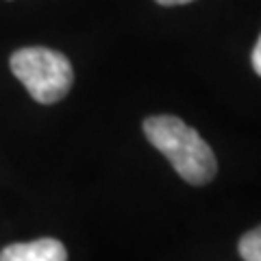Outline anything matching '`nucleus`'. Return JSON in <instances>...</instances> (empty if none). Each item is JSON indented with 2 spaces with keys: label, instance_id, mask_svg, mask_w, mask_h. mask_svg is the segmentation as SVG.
Wrapping results in <instances>:
<instances>
[{
  "label": "nucleus",
  "instance_id": "f03ea898",
  "mask_svg": "<svg viewBox=\"0 0 261 261\" xmlns=\"http://www.w3.org/2000/svg\"><path fill=\"white\" fill-rule=\"evenodd\" d=\"M11 72L29 89L33 100L55 105L68 96L74 83V70L68 57L44 46L20 48L11 55Z\"/></svg>",
  "mask_w": 261,
  "mask_h": 261
},
{
  "label": "nucleus",
  "instance_id": "f257e3e1",
  "mask_svg": "<svg viewBox=\"0 0 261 261\" xmlns=\"http://www.w3.org/2000/svg\"><path fill=\"white\" fill-rule=\"evenodd\" d=\"M144 135L163 157L172 163L174 172L190 185H205L218 172V161L211 146L198 130L187 126L176 116H150L144 120Z\"/></svg>",
  "mask_w": 261,
  "mask_h": 261
},
{
  "label": "nucleus",
  "instance_id": "39448f33",
  "mask_svg": "<svg viewBox=\"0 0 261 261\" xmlns=\"http://www.w3.org/2000/svg\"><path fill=\"white\" fill-rule=\"evenodd\" d=\"M250 61H252V70H255L257 74L261 76V35H259V39H257L255 48H252V57H250Z\"/></svg>",
  "mask_w": 261,
  "mask_h": 261
},
{
  "label": "nucleus",
  "instance_id": "423d86ee",
  "mask_svg": "<svg viewBox=\"0 0 261 261\" xmlns=\"http://www.w3.org/2000/svg\"><path fill=\"white\" fill-rule=\"evenodd\" d=\"M154 3H159L163 7H174V5H187V3H192V0H154Z\"/></svg>",
  "mask_w": 261,
  "mask_h": 261
},
{
  "label": "nucleus",
  "instance_id": "7ed1b4c3",
  "mask_svg": "<svg viewBox=\"0 0 261 261\" xmlns=\"http://www.w3.org/2000/svg\"><path fill=\"white\" fill-rule=\"evenodd\" d=\"M0 261H68V250L55 238L11 244L0 250Z\"/></svg>",
  "mask_w": 261,
  "mask_h": 261
},
{
  "label": "nucleus",
  "instance_id": "20e7f679",
  "mask_svg": "<svg viewBox=\"0 0 261 261\" xmlns=\"http://www.w3.org/2000/svg\"><path fill=\"white\" fill-rule=\"evenodd\" d=\"M238 250L244 261H261V226L242 235Z\"/></svg>",
  "mask_w": 261,
  "mask_h": 261
}]
</instances>
